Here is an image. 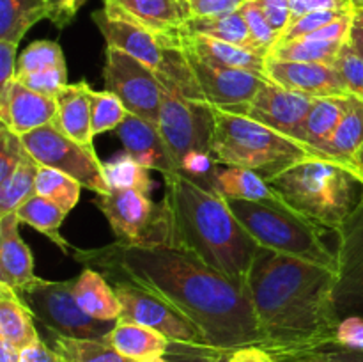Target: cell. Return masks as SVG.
Here are the masks:
<instances>
[{"mask_svg":"<svg viewBox=\"0 0 363 362\" xmlns=\"http://www.w3.org/2000/svg\"><path fill=\"white\" fill-rule=\"evenodd\" d=\"M85 266H99L113 280H128L190 319L206 344L222 351L261 346V330L247 284L236 283L191 254L172 247H137L116 241L78 251Z\"/></svg>","mask_w":363,"mask_h":362,"instance_id":"obj_1","label":"cell"},{"mask_svg":"<svg viewBox=\"0 0 363 362\" xmlns=\"http://www.w3.org/2000/svg\"><path fill=\"white\" fill-rule=\"evenodd\" d=\"M337 270L262 251L247 279L261 348L275 362L308 358L335 344Z\"/></svg>","mask_w":363,"mask_h":362,"instance_id":"obj_2","label":"cell"},{"mask_svg":"<svg viewBox=\"0 0 363 362\" xmlns=\"http://www.w3.org/2000/svg\"><path fill=\"white\" fill-rule=\"evenodd\" d=\"M165 177L162 202L172 245L236 283L247 284L252 265L264 248L233 215L225 199L183 172Z\"/></svg>","mask_w":363,"mask_h":362,"instance_id":"obj_3","label":"cell"},{"mask_svg":"<svg viewBox=\"0 0 363 362\" xmlns=\"http://www.w3.org/2000/svg\"><path fill=\"white\" fill-rule=\"evenodd\" d=\"M280 202L323 231H339L363 199L357 167L311 155L266 180Z\"/></svg>","mask_w":363,"mask_h":362,"instance_id":"obj_4","label":"cell"},{"mask_svg":"<svg viewBox=\"0 0 363 362\" xmlns=\"http://www.w3.org/2000/svg\"><path fill=\"white\" fill-rule=\"evenodd\" d=\"M211 155L216 163L255 170L264 180L311 156L303 142L243 114L213 106Z\"/></svg>","mask_w":363,"mask_h":362,"instance_id":"obj_5","label":"cell"},{"mask_svg":"<svg viewBox=\"0 0 363 362\" xmlns=\"http://www.w3.org/2000/svg\"><path fill=\"white\" fill-rule=\"evenodd\" d=\"M225 201L233 215L262 248L337 270V252L330 251L323 240L325 231L280 201Z\"/></svg>","mask_w":363,"mask_h":362,"instance_id":"obj_6","label":"cell"},{"mask_svg":"<svg viewBox=\"0 0 363 362\" xmlns=\"http://www.w3.org/2000/svg\"><path fill=\"white\" fill-rule=\"evenodd\" d=\"M73 280L38 279L18 291L35 319L45 325L46 332L77 339L106 341L117 322H103L89 316L73 293Z\"/></svg>","mask_w":363,"mask_h":362,"instance_id":"obj_7","label":"cell"},{"mask_svg":"<svg viewBox=\"0 0 363 362\" xmlns=\"http://www.w3.org/2000/svg\"><path fill=\"white\" fill-rule=\"evenodd\" d=\"M158 130L172 156L174 165L181 172L188 158L194 155H211V138L215 131L213 106L186 98L176 87L163 85Z\"/></svg>","mask_w":363,"mask_h":362,"instance_id":"obj_8","label":"cell"},{"mask_svg":"<svg viewBox=\"0 0 363 362\" xmlns=\"http://www.w3.org/2000/svg\"><path fill=\"white\" fill-rule=\"evenodd\" d=\"M117 241L137 247H170V224L163 202L137 190H110L96 199Z\"/></svg>","mask_w":363,"mask_h":362,"instance_id":"obj_9","label":"cell"},{"mask_svg":"<svg viewBox=\"0 0 363 362\" xmlns=\"http://www.w3.org/2000/svg\"><path fill=\"white\" fill-rule=\"evenodd\" d=\"M21 142L39 165L67 174L98 195L110 192L103 162L98 158L94 148L73 141L57 126V123L21 135Z\"/></svg>","mask_w":363,"mask_h":362,"instance_id":"obj_10","label":"cell"},{"mask_svg":"<svg viewBox=\"0 0 363 362\" xmlns=\"http://www.w3.org/2000/svg\"><path fill=\"white\" fill-rule=\"evenodd\" d=\"M103 80L105 91L116 94L128 112L158 126L163 85L155 71L135 57L106 46Z\"/></svg>","mask_w":363,"mask_h":362,"instance_id":"obj_11","label":"cell"},{"mask_svg":"<svg viewBox=\"0 0 363 362\" xmlns=\"http://www.w3.org/2000/svg\"><path fill=\"white\" fill-rule=\"evenodd\" d=\"M113 290L123 307L119 319L149 327L163 334L170 343L206 344L201 330L190 319L184 318L169 302L162 300L151 291L128 280H116Z\"/></svg>","mask_w":363,"mask_h":362,"instance_id":"obj_12","label":"cell"},{"mask_svg":"<svg viewBox=\"0 0 363 362\" xmlns=\"http://www.w3.org/2000/svg\"><path fill=\"white\" fill-rule=\"evenodd\" d=\"M337 236V314L363 316V199Z\"/></svg>","mask_w":363,"mask_h":362,"instance_id":"obj_13","label":"cell"},{"mask_svg":"<svg viewBox=\"0 0 363 362\" xmlns=\"http://www.w3.org/2000/svg\"><path fill=\"white\" fill-rule=\"evenodd\" d=\"M194 77L199 99L222 110H236L254 99L268 80L261 75L233 67H218L183 52Z\"/></svg>","mask_w":363,"mask_h":362,"instance_id":"obj_14","label":"cell"},{"mask_svg":"<svg viewBox=\"0 0 363 362\" xmlns=\"http://www.w3.org/2000/svg\"><path fill=\"white\" fill-rule=\"evenodd\" d=\"M314 96L291 91L272 80H266L250 103L229 112L243 114L255 121L268 124L273 130L300 141V130L312 109Z\"/></svg>","mask_w":363,"mask_h":362,"instance_id":"obj_15","label":"cell"},{"mask_svg":"<svg viewBox=\"0 0 363 362\" xmlns=\"http://www.w3.org/2000/svg\"><path fill=\"white\" fill-rule=\"evenodd\" d=\"M264 75L268 80L291 89V91L303 92L314 98L326 96H347L346 84L335 66L321 62H293V60H280L266 57Z\"/></svg>","mask_w":363,"mask_h":362,"instance_id":"obj_16","label":"cell"},{"mask_svg":"<svg viewBox=\"0 0 363 362\" xmlns=\"http://www.w3.org/2000/svg\"><path fill=\"white\" fill-rule=\"evenodd\" d=\"M57 114L59 106L53 96L32 91L18 80L0 87V123L20 137L55 123Z\"/></svg>","mask_w":363,"mask_h":362,"instance_id":"obj_17","label":"cell"},{"mask_svg":"<svg viewBox=\"0 0 363 362\" xmlns=\"http://www.w3.org/2000/svg\"><path fill=\"white\" fill-rule=\"evenodd\" d=\"M105 9L169 38H179L191 18L188 0H105Z\"/></svg>","mask_w":363,"mask_h":362,"instance_id":"obj_18","label":"cell"},{"mask_svg":"<svg viewBox=\"0 0 363 362\" xmlns=\"http://www.w3.org/2000/svg\"><path fill=\"white\" fill-rule=\"evenodd\" d=\"M116 131L117 137L123 142L124 151L133 156L145 169L158 170L163 176L179 172L174 165V160L162 135H160L158 126L130 114Z\"/></svg>","mask_w":363,"mask_h":362,"instance_id":"obj_19","label":"cell"},{"mask_svg":"<svg viewBox=\"0 0 363 362\" xmlns=\"http://www.w3.org/2000/svg\"><path fill=\"white\" fill-rule=\"evenodd\" d=\"M16 213L0 215V283L21 291L39 279L34 273V258L20 236Z\"/></svg>","mask_w":363,"mask_h":362,"instance_id":"obj_20","label":"cell"},{"mask_svg":"<svg viewBox=\"0 0 363 362\" xmlns=\"http://www.w3.org/2000/svg\"><path fill=\"white\" fill-rule=\"evenodd\" d=\"M179 43L183 52L191 53L194 57L208 64H213V66L233 67V70L250 71V73L266 77V57L250 52L247 48L209 38V35L188 34V32H181Z\"/></svg>","mask_w":363,"mask_h":362,"instance_id":"obj_21","label":"cell"},{"mask_svg":"<svg viewBox=\"0 0 363 362\" xmlns=\"http://www.w3.org/2000/svg\"><path fill=\"white\" fill-rule=\"evenodd\" d=\"M91 85L87 82L67 84L55 96L59 114H57V126L69 135L73 141L92 148V124H91V99H89Z\"/></svg>","mask_w":363,"mask_h":362,"instance_id":"obj_22","label":"cell"},{"mask_svg":"<svg viewBox=\"0 0 363 362\" xmlns=\"http://www.w3.org/2000/svg\"><path fill=\"white\" fill-rule=\"evenodd\" d=\"M73 293L80 307L92 318L103 322H117L121 318L123 307L116 290L98 270L85 266L80 275L74 279Z\"/></svg>","mask_w":363,"mask_h":362,"instance_id":"obj_23","label":"cell"},{"mask_svg":"<svg viewBox=\"0 0 363 362\" xmlns=\"http://www.w3.org/2000/svg\"><path fill=\"white\" fill-rule=\"evenodd\" d=\"M106 343L133 362L163 357L170 346V341L163 334L126 319H117L116 327L106 337Z\"/></svg>","mask_w":363,"mask_h":362,"instance_id":"obj_24","label":"cell"},{"mask_svg":"<svg viewBox=\"0 0 363 362\" xmlns=\"http://www.w3.org/2000/svg\"><path fill=\"white\" fill-rule=\"evenodd\" d=\"M363 149V99L350 94L347 110L342 121L337 126L335 133L328 141L325 148L319 149L315 156L335 160V162L347 163L357 167V158ZM360 170V169H358ZM362 172V170H360Z\"/></svg>","mask_w":363,"mask_h":362,"instance_id":"obj_25","label":"cell"},{"mask_svg":"<svg viewBox=\"0 0 363 362\" xmlns=\"http://www.w3.org/2000/svg\"><path fill=\"white\" fill-rule=\"evenodd\" d=\"M347 96H326L315 98L300 130V142H303L312 155L325 148L347 110Z\"/></svg>","mask_w":363,"mask_h":362,"instance_id":"obj_26","label":"cell"},{"mask_svg":"<svg viewBox=\"0 0 363 362\" xmlns=\"http://www.w3.org/2000/svg\"><path fill=\"white\" fill-rule=\"evenodd\" d=\"M39 337L34 314L16 290L0 283V339L23 350Z\"/></svg>","mask_w":363,"mask_h":362,"instance_id":"obj_27","label":"cell"},{"mask_svg":"<svg viewBox=\"0 0 363 362\" xmlns=\"http://www.w3.org/2000/svg\"><path fill=\"white\" fill-rule=\"evenodd\" d=\"M211 190L223 199H241V201H280L268 181L255 170L243 167H225L215 169L211 181Z\"/></svg>","mask_w":363,"mask_h":362,"instance_id":"obj_28","label":"cell"},{"mask_svg":"<svg viewBox=\"0 0 363 362\" xmlns=\"http://www.w3.org/2000/svg\"><path fill=\"white\" fill-rule=\"evenodd\" d=\"M48 0H0V39L18 45L41 20H52Z\"/></svg>","mask_w":363,"mask_h":362,"instance_id":"obj_29","label":"cell"},{"mask_svg":"<svg viewBox=\"0 0 363 362\" xmlns=\"http://www.w3.org/2000/svg\"><path fill=\"white\" fill-rule=\"evenodd\" d=\"M183 32L209 35V38L220 39V41L230 43V45L241 46V48H247L250 52L259 53V55H264V53L259 52L257 46L252 41L250 31H248V25L245 21V16L241 14V11L223 14V16L190 18L186 21V25L183 27Z\"/></svg>","mask_w":363,"mask_h":362,"instance_id":"obj_30","label":"cell"},{"mask_svg":"<svg viewBox=\"0 0 363 362\" xmlns=\"http://www.w3.org/2000/svg\"><path fill=\"white\" fill-rule=\"evenodd\" d=\"M16 215L20 219V222L34 227L35 231L45 234L50 241L59 245V248L64 254H71V245L60 234V226H62L64 219L67 215L60 206H57L55 202L35 194L34 197L25 201L16 209Z\"/></svg>","mask_w":363,"mask_h":362,"instance_id":"obj_31","label":"cell"},{"mask_svg":"<svg viewBox=\"0 0 363 362\" xmlns=\"http://www.w3.org/2000/svg\"><path fill=\"white\" fill-rule=\"evenodd\" d=\"M46 343L55 350L62 362H133L123 357L112 344L98 339H77L48 332Z\"/></svg>","mask_w":363,"mask_h":362,"instance_id":"obj_32","label":"cell"},{"mask_svg":"<svg viewBox=\"0 0 363 362\" xmlns=\"http://www.w3.org/2000/svg\"><path fill=\"white\" fill-rule=\"evenodd\" d=\"M39 163L25 151L20 165L16 167L9 180L0 185V215L16 213V209L35 195V180H38Z\"/></svg>","mask_w":363,"mask_h":362,"instance_id":"obj_33","label":"cell"},{"mask_svg":"<svg viewBox=\"0 0 363 362\" xmlns=\"http://www.w3.org/2000/svg\"><path fill=\"white\" fill-rule=\"evenodd\" d=\"M106 183L110 190H137L151 195L155 183L149 176V169L137 162L126 151L119 153L108 162H103Z\"/></svg>","mask_w":363,"mask_h":362,"instance_id":"obj_34","label":"cell"},{"mask_svg":"<svg viewBox=\"0 0 363 362\" xmlns=\"http://www.w3.org/2000/svg\"><path fill=\"white\" fill-rule=\"evenodd\" d=\"M344 43L335 41H312V39H291V41H277L268 55L280 60L293 62H321L333 66Z\"/></svg>","mask_w":363,"mask_h":362,"instance_id":"obj_35","label":"cell"},{"mask_svg":"<svg viewBox=\"0 0 363 362\" xmlns=\"http://www.w3.org/2000/svg\"><path fill=\"white\" fill-rule=\"evenodd\" d=\"M80 192L82 185L71 176L52 169V167H39L38 180H35V194L55 202L66 213H69L77 206Z\"/></svg>","mask_w":363,"mask_h":362,"instance_id":"obj_36","label":"cell"},{"mask_svg":"<svg viewBox=\"0 0 363 362\" xmlns=\"http://www.w3.org/2000/svg\"><path fill=\"white\" fill-rule=\"evenodd\" d=\"M89 99H91V124L94 137L105 131L117 130L130 116L124 103L108 91H94L91 87Z\"/></svg>","mask_w":363,"mask_h":362,"instance_id":"obj_37","label":"cell"},{"mask_svg":"<svg viewBox=\"0 0 363 362\" xmlns=\"http://www.w3.org/2000/svg\"><path fill=\"white\" fill-rule=\"evenodd\" d=\"M53 67H66L62 48L57 41H34L23 50L18 59L16 75L35 73V71L53 70Z\"/></svg>","mask_w":363,"mask_h":362,"instance_id":"obj_38","label":"cell"},{"mask_svg":"<svg viewBox=\"0 0 363 362\" xmlns=\"http://www.w3.org/2000/svg\"><path fill=\"white\" fill-rule=\"evenodd\" d=\"M240 11L245 16V21H247L254 45L257 46L259 52L268 57L269 50L277 45L280 35L277 34L275 28L272 27V23L264 16V13H262V9L259 7V4L255 0H248Z\"/></svg>","mask_w":363,"mask_h":362,"instance_id":"obj_39","label":"cell"},{"mask_svg":"<svg viewBox=\"0 0 363 362\" xmlns=\"http://www.w3.org/2000/svg\"><path fill=\"white\" fill-rule=\"evenodd\" d=\"M333 66L342 77L350 94H354L363 99V57L353 48L350 39L339 50V55H337Z\"/></svg>","mask_w":363,"mask_h":362,"instance_id":"obj_40","label":"cell"},{"mask_svg":"<svg viewBox=\"0 0 363 362\" xmlns=\"http://www.w3.org/2000/svg\"><path fill=\"white\" fill-rule=\"evenodd\" d=\"M354 7H350V9H328V11H312V13L303 14L298 20L291 21L289 27L282 32L279 41H291V39H300L305 38V35L312 34V32L319 31L325 25L332 23L337 18L344 16L347 13H353Z\"/></svg>","mask_w":363,"mask_h":362,"instance_id":"obj_41","label":"cell"},{"mask_svg":"<svg viewBox=\"0 0 363 362\" xmlns=\"http://www.w3.org/2000/svg\"><path fill=\"white\" fill-rule=\"evenodd\" d=\"M25 146L20 135L11 131L4 123H0V185L6 183L11 174L20 165L25 155Z\"/></svg>","mask_w":363,"mask_h":362,"instance_id":"obj_42","label":"cell"},{"mask_svg":"<svg viewBox=\"0 0 363 362\" xmlns=\"http://www.w3.org/2000/svg\"><path fill=\"white\" fill-rule=\"evenodd\" d=\"M14 80L23 84L25 87L32 89V91L55 98L67 85V67H53V70L35 71V73L16 75Z\"/></svg>","mask_w":363,"mask_h":362,"instance_id":"obj_43","label":"cell"},{"mask_svg":"<svg viewBox=\"0 0 363 362\" xmlns=\"http://www.w3.org/2000/svg\"><path fill=\"white\" fill-rule=\"evenodd\" d=\"M223 353L225 351L206 346V344L170 343L163 357L167 358V362H218Z\"/></svg>","mask_w":363,"mask_h":362,"instance_id":"obj_44","label":"cell"},{"mask_svg":"<svg viewBox=\"0 0 363 362\" xmlns=\"http://www.w3.org/2000/svg\"><path fill=\"white\" fill-rule=\"evenodd\" d=\"M335 346L363 351V316H346L335 330Z\"/></svg>","mask_w":363,"mask_h":362,"instance_id":"obj_45","label":"cell"},{"mask_svg":"<svg viewBox=\"0 0 363 362\" xmlns=\"http://www.w3.org/2000/svg\"><path fill=\"white\" fill-rule=\"evenodd\" d=\"M248 0H188L191 18L223 16L240 11Z\"/></svg>","mask_w":363,"mask_h":362,"instance_id":"obj_46","label":"cell"},{"mask_svg":"<svg viewBox=\"0 0 363 362\" xmlns=\"http://www.w3.org/2000/svg\"><path fill=\"white\" fill-rule=\"evenodd\" d=\"M279 35L291 23V0H255Z\"/></svg>","mask_w":363,"mask_h":362,"instance_id":"obj_47","label":"cell"},{"mask_svg":"<svg viewBox=\"0 0 363 362\" xmlns=\"http://www.w3.org/2000/svg\"><path fill=\"white\" fill-rule=\"evenodd\" d=\"M350 7H354L351 0H291V16H293L291 21L312 11L350 9Z\"/></svg>","mask_w":363,"mask_h":362,"instance_id":"obj_48","label":"cell"},{"mask_svg":"<svg viewBox=\"0 0 363 362\" xmlns=\"http://www.w3.org/2000/svg\"><path fill=\"white\" fill-rule=\"evenodd\" d=\"M18 45L0 39V87L14 80L18 70L16 60Z\"/></svg>","mask_w":363,"mask_h":362,"instance_id":"obj_49","label":"cell"},{"mask_svg":"<svg viewBox=\"0 0 363 362\" xmlns=\"http://www.w3.org/2000/svg\"><path fill=\"white\" fill-rule=\"evenodd\" d=\"M20 362H62V358L39 336L34 343L20 350Z\"/></svg>","mask_w":363,"mask_h":362,"instance_id":"obj_50","label":"cell"},{"mask_svg":"<svg viewBox=\"0 0 363 362\" xmlns=\"http://www.w3.org/2000/svg\"><path fill=\"white\" fill-rule=\"evenodd\" d=\"M308 358H315V361L321 362H363V351L344 350V348L335 346V344H330V346L315 351Z\"/></svg>","mask_w":363,"mask_h":362,"instance_id":"obj_51","label":"cell"},{"mask_svg":"<svg viewBox=\"0 0 363 362\" xmlns=\"http://www.w3.org/2000/svg\"><path fill=\"white\" fill-rule=\"evenodd\" d=\"M230 362H275L272 355L261 346H245L233 351Z\"/></svg>","mask_w":363,"mask_h":362,"instance_id":"obj_52","label":"cell"},{"mask_svg":"<svg viewBox=\"0 0 363 362\" xmlns=\"http://www.w3.org/2000/svg\"><path fill=\"white\" fill-rule=\"evenodd\" d=\"M53 7V18L52 21L57 25V27H66L69 23L67 20V14H66V6H67V0H48Z\"/></svg>","mask_w":363,"mask_h":362,"instance_id":"obj_53","label":"cell"},{"mask_svg":"<svg viewBox=\"0 0 363 362\" xmlns=\"http://www.w3.org/2000/svg\"><path fill=\"white\" fill-rule=\"evenodd\" d=\"M0 362H20V350L0 339Z\"/></svg>","mask_w":363,"mask_h":362,"instance_id":"obj_54","label":"cell"},{"mask_svg":"<svg viewBox=\"0 0 363 362\" xmlns=\"http://www.w3.org/2000/svg\"><path fill=\"white\" fill-rule=\"evenodd\" d=\"M350 43L353 45V48L363 57V27H354L353 25V31H351V35H350Z\"/></svg>","mask_w":363,"mask_h":362,"instance_id":"obj_55","label":"cell"},{"mask_svg":"<svg viewBox=\"0 0 363 362\" xmlns=\"http://www.w3.org/2000/svg\"><path fill=\"white\" fill-rule=\"evenodd\" d=\"M87 2V0H67V6H66V14H67V20H73L74 14L80 11V7L84 6V4Z\"/></svg>","mask_w":363,"mask_h":362,"instance_id":"obj_56","label":"cell"},{"mask_svg":"<svg viewBox=\"0 0 363 362\" xmlns=\"http://www.w3.org/2000/svg\"><path fill=\"white\" fill-rule=\"evenodd\" d=\"M353 25L354 27H363V7H354L353 9Z\"/></svg>","mask_w":363,"mask_h":362,"instance_id":"obj_57","label":"cell"},{"mask_svg":"<svg viewBox=\"0 0 363 362\" xmlns=\"http://www.w3.org/2000/svg\"><path fill=\"white\" fill-rule=\"evenodd\" d=\"M230 358H233V351H225V353L220 357L218 362H230Z\"/></svg>","mask_w":363,"mask_h":362,"instance_id":"obj_58","label":"cell"},{"mask_svg":"<svg viewBox=\"0 0 363 362\" xmlns=\"http://www.w3.org/2000/svg\"><path fill=\"white\" fill-rule=\"evenodd\" d=\"M357 165H358V169H360L362 174H363V149H362L360 155H358V158H357Z\"/></svg>","mask_w":363,"mask_h":362,"instance_id":"obj_59","label":"cell"},{"mask_svg":"<svg viewBox=\"0 0 363 362\" xmlns=\"http://www.w3.org/2000/svg\"><path fill=\"white\" fill-rule=\"evenodd\" d=\"M144 362H167L165 357H155V358H149V361H144Z\"/></svg>","mask_w":363,"mask_h":362,"instance_id":"obj_60","label":"cell"},{"mask_svg":"<svg viewBox=\"0 0 363 362\" xmlns=\"http://www.w3.org/2000/svg\"><path fill=\"white\" fill-rule=\"evenodd\" d=\"M354 7H363V0H351Z\"/></svg>","mask_w":363,"mask_h":362,"instance_id":"obj_61","label":"cell"},{"mask_svg":"<svg viewBox=\"0 0 363 362\" xmlns=\"http://www.w3.org/2000/svg\"><path fill=\"white\" fill-rule=\"evenodd\" d=\"M294 362H321V361H315V358H303V361H294Z\"/></svg>","mask_w":363,"mask_h":362,"instance_id":"obj_62","label":"cell"}]
</instances>
